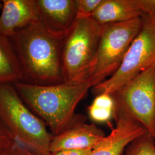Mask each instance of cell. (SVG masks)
Returning <instances> with one entry per match:
<instances>
[{"label":"cell","instance_id":"cell-18","mask_svg":"<svg viewBox=\"0 0 155 155\" xmlns=\"http://www.w3.org/2000/svg\"><path fill=\"white\" fill-rule=\"evenodd\" d=\"M16 141L0 120V152Z\"/></svg>","mask_w":155,"mask_h":155},{"label":"cell","instance_id":"cell-7","mask_svg":"<svg viewBox=\"0 0 155 155\" xmlns=\"http://www.w3.org/2000/svg\"><path fill=\"white\" fill-rule=\"evenodd\" d=\"M142 27L130 45L122 64L111 77L93 87L95 96L112 93L155 64V16L142 15Z\"/></svg>","mask_w":155,"mask_h":155},{"label":"cell","instance_id":"cell-14","mask_svg":"<svg viewBox=\"0 0 155 155\" xmlns=\"http://www.w3.org/2000/svg\"><path fill=\"white\" fill-rule=\"evenodd\" d=\"M116 102L111 93H104L95 96L93 102L87 107L90 120L96 123H110L114 119Z\"/></svg>","mask_w":155,"mask_h":155},{"label":"cell","instance_id":"cell-16","mask_svg":"<svg viewBox=\"0 0 155 155\" xmlns=\"http://www.w3.org/2000/svg\"><path fill=\"white\" fill-rule=\"evenodd\" d=\"M102 0H76L77 17L91 16Z\"/></svg>","mask_w":155,"mask_h":155},{"label":"cell","instance_id":"cell-17","mask_svg":"<svg viewBox=\"0 0 155 155\" xmlns=\"http://www.w3.org/2000/svg\"><path fill=\"white\" fill-rule=\"evenodd\" d=\"M0 155H39L33 150L15 141L0 152Z\"/></svg>","mask_w":155,"mask_h":155},{"label":"cell","instance_id":"cell-1","mask_svg":"<svg viewBox=\"0 0 155 155\" xmlns=\"http://www.w3.org/2000/svg\"><path fill=\"white\" fill-rule=\"evenodd\" d=\"M65 33L54 32L38 20L9 37L20 66L21 82L34 85L64 82L61 52Z\"/></svg>","mask_w":155,"mask_h":155},{"label":"cell","instance_id":"cell-20","mask_svg":"<svg viewBox=\"0 0 155 155\" xmlns=\"http://www.w3.org/2000/svg\"><path fill=\"white\" fill-rule=\"evenodd\" d=\"M93 150H61L54 152H50L48 155H89Z\"/></svg>","mask_w":155,"mask_h":155},{"label":"cell","instance_id":"cell-6","mask_svg":"<svg viewBox=\"0 0 155 155\" xmlns=\"http://www.w3.org/2000/svg\"><path fill=\"white\" fill-rule=\"evenodd\" d=\"M116 102L115 116L139 122L155 139V64L111 93Z\"/></svg>","mask_w":155,"mask_h":155},{"label":"cell","instance_id":"cell-8","mask_svg":"<svg viewBox=\"0 0 155 155\" xmlns=\"http://www.w3.org/2000/svg\"><path fill=\"white\" fill-rule=\"evenodd\" d=\"M94 124L86 122V117L76 114L61 133L54 136L50 152L61 150H93L105 137Z\"/></svg>","mask_w":155,"mask_h":155},{"label":"cell","instance_id":"cell-2","mask_svg":"<svg viewBox=\"0 0 155 155\" xmlns=\"http://www.w3.org/2000/svg\"><path fill=\"white\" fill-rule=\"evenodd\" d=\"M18 94L35 114L56 136L68 125L75 111L91 88L87 81L63 82L50 85H34L17 82L13 83Z\"/></svg>","mask_w":155,"mask_h":155},{"label":"cell","instance_id":"cell-21","mask_svg":"<svg viewBox=\"0 0 155 155\" xmlns=\"http://www.w3.org/2000/svg\"><path fill=\"white\" fill-rule=\"evenodd\" d=\"M1 6H2V4H1V1H0V11H1Z\"/></svg>","mask_w":155,"mask_h":155},{"label":"cell","instance_id":"cell-12","mask_svg":"<svg viewBox=\"0 0 155 155\" xmlns=\"http://www.w3.org/2000/svg\"><path fill=\"white\" fill-rule=\"evenodd\" d=\"M136 0H102L91 17L101 26L140 17Z\"/></svg>","mask_w":155,"mask_h":155},{"label":"cell","instance_id":"cell-15","mask_svg":"<svg viewBox=\"0 0 155 155\" xmlns=\"http://www.w3.org/2000/svg\"><path fill=\"white\" fill-rule=\"evenodd\" d=\"M124 155H155V139L147 132L133 140Z\"/></svg>","mask_w":155,"mask_h":155},{"label":"cell","instance_id":"cell-3","mask_svg":"<svg viewBox=\"0 0 155 155\" xmlns=\"http://www.w3.org/2000/svg\"><path fill=\"white\" fill-rule=\"evenodd\" d=\"M0 120L16 141L39 155H49L53 134L12 83H0Z\"/></svg>","mask_w":155,"mask_h":155},{"label":"cell","instance_id":"cell-9","mask_svg":"<svg viewBox=\"0 0 155 155\" xmlns=\"http://www.w3.org/2000/svg\"><path fill=\"white\" fill-rule=\"evenodd\" d=\"M116 126L89 155H122L127 145L148 132L139 122L127 117L118 115Z\"/></svg>","mask_w":155,"mask_h":155},{"label":"cell","instance_id":"cell-11","mask_svg":"<svg viewBox=\"0 0 155 155\" xmlns=\"http://www.w3.org/2000/svg\"><path fill=\"white\" fill-rule=\"evenodd\" d=\"M39 19L50 30L66 33L77 18L76 0H36Z\"/></svg>","mask_w":155,"mask_h":155},{"label":"cell","instance_id":"cell-10","mask_svg":"<svg viewBox=\"0 0 155 155\" xmlns=\"http://www.w3.org/2000/svg\"><path fill=\"white\" fill-rule=\"evenodd\" d=\"M0 33L11 37L16 31L40 20L36 0H2Z\"/></svg>","mask_w":155,"mask_h":155},{"label":"cell","instance_id":"cell-4","mask_svg":"<svg viewBox=\"0 0 155 155\" xmlns=\"http://www.w3.org/2000/svg\"><path fill=\"white\" fill-rule=\"evenodd\" d=\"M102 26L90 17H77L67 31L61 52L64 82L87 81L95 61Z\"/></svg>","mask_w":155,"mask_h":155},{"label":"cell","instance_id":"cell-13","mask_svg":"<svg viewBox=\"0 0 155 155\" xmlns=\"http://www.w3.org/2000/svg\"><path fill=\"white\" fill-rule=\"evenodd\" d=\"M21 81L20 66L10 39L0 33V83Z\"/></svg>","mask_w":155,"mask_h":155},{"label":"cell","instance_id":"cell-5","mask_svg":"<svg viewBox=\"0 0 155 155\" xmlns=\"http://www.w3.org/2000/svg\"><path fill=\"white\" fill-rule=\"evenodd\" d=\"M141 17L102 26L95 61L87 82L91 88L111 77L121 65L133 40L142 27Z\"/></svg>","mask_w":155,"mask_h":155},{"label":"cell","instance_id":"cell-19","mask_svg":"<svg viewBox=\"0 0 155 155\" xmlns=\"http://www.w3.org/2000/svg\"><path fill=\"white\" fill-rule=\"evenodd\" d=\"M142 15L155 16V0H136Z\"/></svg>","mask_w":155,"mask_h":155}]
</instances>
